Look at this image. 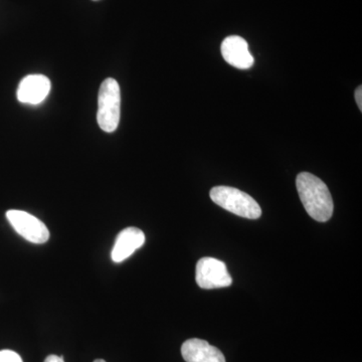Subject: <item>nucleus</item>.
Returning <instances> with one entry per match:
<instances>
[{
	"label": "nucleus",
	"instance_id": "9d476101",
	"mask_svg": "<svg viewBox=\"0 0 362 362\" xmlns=\"http://www.w3.org/2000/svg\"><path fill=\"white\" fill-rule=\"evenodd\" d=\"M0 362H23V359L16 352L11 351V350H1L0 351Z\"/></svg>",
	"mask_w": 362,
	"mask_h": 362
},
{
	"label": "nucleus",
	"instance_id": "39448f33",
	"mask_svg": "<svg viewBox=\"0 0 362 362\" xmlns=\"http://www.w3.org/2000/svg\"><path fill=\"white\" fill-rule=\"evenodd\" d=\"M6 218L16 232L33 244H45L49 238L47 226L39 218L26 211L11 209Z\"/></svg>",
	"mask_w": 362,
	"mask_h": 362
},
{
	"label": "nucleus",
	"instance_id": "1a4fd4ad",
	"mask_svg": "<svg viewBox=\"0 0 362 362\" xmlns=\"http://www.w3.org/2000/svg\"><path fill=\"white\" fill-rule=\"evenodd\" d=\"M145 235L140 228H127L119 233L115 245L112 250L111 257L115 263H121L129 258L136 250L144 245Z\"/></svg>",
	"mask_w": 362,
	"mask_h": 362
},
{
	"label": "nucleus",
	"instance_id": "f8f14e48",
	"mask_svg": "<svg viewBox=\"0 0 362 362\" xmlns=\"http://www.w3.org/2000/svg\"><path fill=\"white\" fill-rule=\"evenodd\" d=\"M45 362H65V361H64L63 356H54V354H52V356H49L47 357V358L45 359Z\"/></svg>",
	"mask_w": 362,
	"mask_h": 362
},
{
	"label": "nucleus",
	"instance_id": "6e6552de",
	"mask_svg": "<svg viewBox=\"0 0 362 362\" xmlns=\"http://www.w3.org/2000/svg\"><path fill=\"white\" fill-rule=\"evenodd\" d=\"M181 354L187 362H226L225 356L220 349L199 338H192L183 343Z\"/></svg>",
	"mask_w": 362,
	"mask_h": 362
},
{
	"label": "nucleus",
	"instance_id": "4468645a",
	"mask_svg": "<svg viewBox=\"0 0 362 362\" xmlns=\"http://www.w3.org/2000/svg\"><path fill=\"white\" fill-rule=\"evenodd\" d=\"M93 1H99V0H93Z\"/></svg>",
	"mask_w": 362,
	"mask_h": 362
},
{
	"label": "nucleus",
	"instance_id": "0eeeda50",
	"mask_svg": "<svg viewBox=\"0 0 362 362\" xmlns=\"http://www.w3.org/2000/svg\"><path fill=\"white\" fill-rule=\"evenodd\" d=\"M221 54L226 63L240 70H247L254 65V57L249 51L246 40L238 35H230L223 40L221 47Z\"/></svg>",
	"mask_w": 362,
	"mask_h": 362
},
{
	"label": "nucleus",
	"instance_id": "f03ea898",
	"mask_svg": "<svg viewBox=\"0 0 362 362\" xmlns=\"http://www.w3.org/2000/svg\"><path fill=\"white\" fill-rule=\"evenodd\" d=\"M209 195L214 204L240 218L258 220L262 216V209L258 202L251 195L238 188L221 185L214 187Z\"/></svg>",
	"mask_w": 362,
	"mask_h": 362
},
{
	"label": "nucleus",
	"instance_id": "f257e3e1",
	"mask_svg": "<svg viewBox=\"0 0 362 362\" xmlns=\"http://www.w3.org/2000/svg\"><path fill=\"white\" fill-rule=\"evenodd\" d=\"M300 199L307 214L319 223L329 221L334 204L327 185L320 178L309 173H302L296 178Z\"/></svg>",
	"mask_w": 362,
	"mask_h": 362
},
{
	"label": "nucleus",
	"instance_id": "ddd939ff",
	"mask_svg": "<svg viewBox=\"0 0 362 362\" xmlns=\"http://www.w3.org/2000/svg\"><path fill=\"white\" fill-rule=\"evenodd\" d=\"M94 362H106L104 361V359H96Z\"/></svg>",
	"mask_w": 362,
	"mask_h": 362
},
{
	"label": "nucleus",
	"instance_id": "9b49d317",
	"mask_svg": "<svg viewBox=\"0 0 362 362\" xmlns=\"http://www.w3.org/2000/svg\"><path fill=\"white\" fill-rule=\"evenodd\" d=\"M356 101L357 106L359 107V109L362 110V88L361 86H359L356 90Z\"/></svg>",
	"mask_w": 362,
	"mask_h": 362
},
{
	"label": "nucleus",
	"instance_id": "7ed1b4c3",
	"mask_svg": "<svg viewBox=\"0 0 362 362\" xmlns=\"http://www.w3.org/2000/svg\"><path fill=\"white\" fill-rule=\"evenodd\" d=\"M121 114V92L114 78H106L102 83L98 96L97 121L100 128L112 133L118 128Z\"/></svg>",
	"mask_w": 362,
	"mask_h": 362
},
{
	"label": "nucleus",
	"instance_id": "423d86ee",
	"mask_svg": "<svg viewBox=\"0 0 362 362\" xmlns=\"http://www.w3.org/2000/svg\"><path fill=\"white\" fill-rule=\"evenodd\" d=\"M51 81L44 75H30L23 78L18 86V101L23 104L39 105L51 92Z\"/></svg>",
	"mask_w": 362,
	"mask_h": 362
},
{
	"label": "nucleus",
	"instance_id": "20e7f679",
	"mask_svg": "<svg viewBox=\"0 0 362 362\" xmlns=\"http://www.w3.org/2000/svg\"><path fill=\"white\" fill-rule=\"evenodd\" d=\"M195 280L202 289L211 290L230 287L233 280L223 261L204 257L197 262Z\"/></svg>",
	"mask_w": 362,
	"mask_h": 362
}]
</instances>
